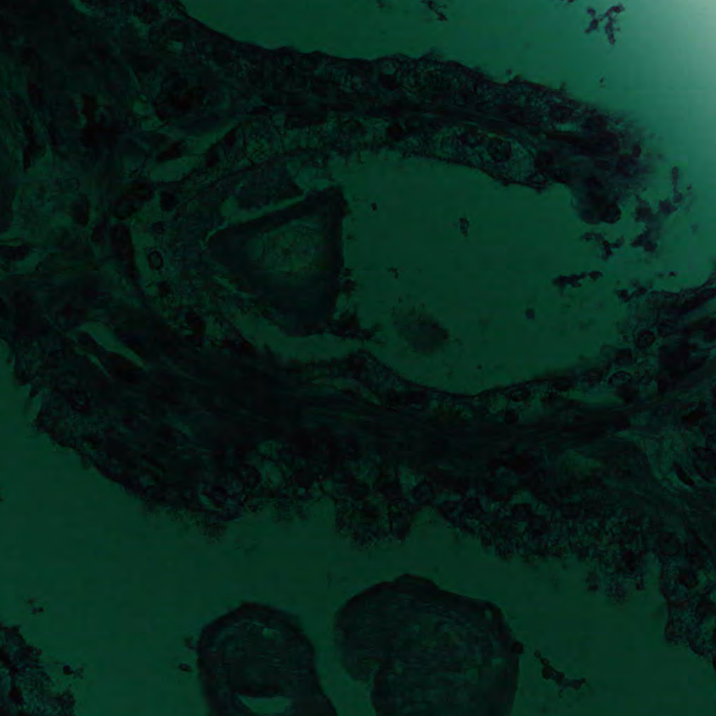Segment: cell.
<instances>
[{
	"mask_svg": "<svg viewBox=\"0 0 716 716\" xmlns=\"http://www.w3.org/2000/svg\"><path fill=\"white\" fill-rule=\"evenodd\" d=\"M196 653L212 715L302 714L317 683L312 650L297 623L267 605L244 603L209 623Z\"/></svg>",
	"mask_w": 716,
	"mask_h": 716,
	"instance_id": "obj_1",
	"label": "cell"
}]
</instances>
